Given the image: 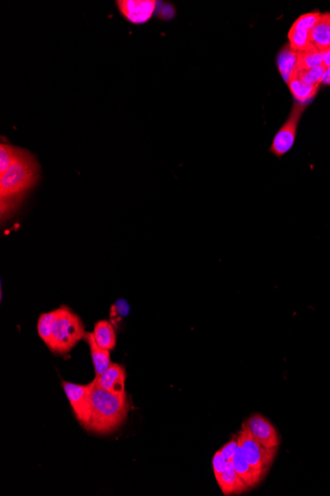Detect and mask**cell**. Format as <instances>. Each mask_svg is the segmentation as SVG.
<instances>
[{
	"label": "cell",
	"mask_w": 330,
	"mask_h": 496,
	"mask_svg": "<svg viewBox=\"0 0 330 496\" xmlns=\"http://www.w3.org/2000/svg\"><path fill=\"white\" fill-rule=\"evenodd\" d=\"M90 418L85 427L88 431L109 434L118 429L128 416L129 404L127 395H115L91 381Z\"/></svg>",
	"instance_id": "6da1fadb"
},
{
	"label": "cell",
	"mask_w": 330,
	"mask_h": 496,
	"mask_svg": "<svg viewBox=\"0 0 330 496\" xmlns=\"http://www.w3.org/2000/svg\"><path fill=\"white\" fill-rule=\"evenodd\" d=\"M288 87L298 104H307V102L314 99L319 92L320 85L305 84L297 78L293 77L288 82Z\"/></svg>",
	"instance_id": "9a60e30c"
},
{
	"label": "cell",
	"mask_w": 330,
	"mask_h": 496,
	"mask_svg": "<svg viewBox=\"0 0 330 496\" xmlns=\"http://www.w3.org/2000/svg\"><path fill=\"white\" fill-rule=\"evenodd\" d=\"M39 170L36 159L31 153L23 150L15 163L4 175H0L2 217L13 211L16 202L21 200V195L36 185Z\"/></svg>",
	"instance_id": "7a4b0ae2"
},
{
	"label": "cell",
	"mask_w": 330,
	"mask_h": 496,
	"mask_svg": "<svg viewBox=\"0 0 330 496\" xmlns=\"http://www.w3.org/2000/svg\"><path fill=\"white\" fill-rule=\"evenodd\" d=\"M61 314L60 309L53 310V311L43 314L39 317L38 324H37V331L39 336L43 340L44 343L48 345L52 338L53 326L56 321L58 320V315Z\"/></svg>",
	"instance_id": "e0dca14e"
},
{
	"label": "cell",
	"mask_w": 330,
	"mask_h": 496,
	"mask_svg": "<svg viewBox=\"0 0 330 496\" xmlns=\"http://www.w3.org/2000/svg\"><path fill=\"white\" fill-rule=\"evenodd\" d=\"M322 85H330V67L325 70L324 78H322Z\"/></svg>",
	"instance_id": "d4e9b609"
},
{
	"label": "cell",
	"mask_w": 330,
	"mask_h": 496,
	"mask_svg": "<svg viewBox=\"0 0 330 496\" xmlns=\"http://www.w3.org/2000/svg\"><path fill=\"white\" fill-rule=\"evenodd\" d=\"M324 67L325 68L330 67V48L325 51L324 56Z\"/></svg>",
	"instance_id": "484cf974"
},
{
	"label": "cell",
	"mask_w": 330,
	"mask_h": 496,
	"mask_svg": "<svg viewBox=\"0 0 330 496\" xmlns=\"http://www.w3.org/2000/svg\"><path fill=\"white\" fill-rule=\"evenodd\" d=\"M239 447L238 436L236 438H232L231 441L227 442L222 449L219 450L220 453L227 459V460L231 461L234 458V454L236 453Z\"/></svg>",
	"instance_id": "cb8c5ba5"
},
{
	"label": "cell",
	"mask_w": 330,
	"mask_h": 496,
	"mask_svg": "<svg viewBox=\"0 0 330 496\" xmlns=\"http://www.w3.org/2000/svg\"><path fill=\"white\" fill-rule=\"evenodd\" d=\"M95 383L99 388H103L115 395H126V371L119 364L111 363L109 368L101 376H95Z\"/></svg>",
	"instance_id": "9c48e42d"
},
{
	"label": "cell",
	"mask_w": 330,
	"mask_h": 496,
	"mask_svg": "<svg viewBox=\"0 0 330 496\" xmlns=\"http://www.w3.org/2000/svg\"><path fill=\"white\" fill-rule=\"evenodd\" d=\"M324 52H320L317 49L314 50L305 51V52H298L297 70H307L324 66Z\"/></svg>",
	"instance_id": "ac0fdd59"
},
{
	"label": "cell",
	"mask_w": 330,
	"mask_h": 496,
	"mask_svg": "<svg viewBox=\"0 0 330 496\" xmlns=\"http://www.w3.org/2000/svg\"><path fill=\"white\" fill-rule=\"evenodd\" d=\"M310 42L317 51L325 52L330 48V12L322 13L319 23L310 33Z\"/></svg>",
	"instance_id": "4fadbf2b"
},
{
	"label": "cell",
	"mask_w": 330,
	"mask_h": 496,
	"mask_svg": "<svg viewBox=\"0 0 330 496\" xmlns=\"http://www.w3.org/2000/svg\"><path fill=\"white\" fill-rule=\"evenodd\" d=\"M87 333L80 317L68 306H61V314L53 326L52 338L46 345L53 353L65 354L77 346L80 340L84 338Z\"/></svg>",
	"instance_id": "3957f363"
},
{
	"label": "cell",
	"mask_w": 330,
	"mask_h": 496,
	"mask_svg": "<svg viewBox=\"0 0 330 496\" xmlns=\"http://www.w3.org/2000/svg\"><path fill=\"white\" fill-rule=\"evenodd\" d=\"M231 464V461L227 460V459L217 451V453L214 454V458H212V469H214L215 476L224 473Z\"/></svg>",
	"instance_id": "603a6c76"
},
{
	"label": "cell",
	"mask_w": 330,
	"mask_h": 496,
	"mask_svg": "<svg viewBox=\"0 0 330 496\" xmlns=\"http://www.w3.org/2000/svg\"><path fill=\"white\" fill-rule=\"evenodd\" d=\"M23 149L1 144L0 146V175H4L9 168L15 163L17 159L21 155Z\"/></svg>",
	"instance_id": "ffe728a7"
},
{
	"label": "cell",
	"mask_w": 330,
	"mask_h": 496,
	"mask_svg": "<svg viewBox=\"0 0 330 496\" xmlns=\"http://www.w3.org/2000/svg\"><path fill=\"white\" fill-rule=\"evenodd\" d=\"M91 387L92 383L88 385H77V383L63 381V390L68 402L72 405L78 421L84 428L89 422Z\"/></svg>",
	"instance_id": "8992f818"
},
{
	"label": "cell",
	"mask_w": 330,
	"mask_h": 496,
	"mask_svg": "<svg viewBox=\"0 0 330 496\" xmlns=\"http://www.w3.org/2000/svg\"><path fill=\"white\" fill-rule=\"evenodd\" d=\"M216 480L224 495H239L250 490L241 480L231 464L224 473L216 476Z\"/></svg>",
	"instance_id": "8fae6325"
},
{
	"label": "cell",
	"mask_w": 330,
	"mask_h": 496,
	"mask_svg": "<svg viewBox=\"0 0 330 496\" xmlns=\"http://www.w3.org/2000/svg\"><path fill=\"white\" fill-rule=\"evenodd\" d=\"M92 334L95 341L102 348L112 351L116 347L117 337L113 325L107 320H100L97 322Z\"/></svg>",
	"instance_id": "2e32d148"
},
{
	"label": "cell",
	"mask_w": 330,
	"mask_h": 496,
	"mask_svg": "<svg viewBox=\"0 0 330 496\" xmlns=\"http://www.w3.org/2000/svg\"><path fill=\"white\" fill-rule=\"evenodd\" d=\"M307 104H298L296 102L289 117L283 124L282 127L274 136L269 151L276 158L284 157L294 147L296 137H297L298 127Z\"/></svg>",
	"instance_id": "277c9868"
},
{
	"label": "cell",
	"mask_w": 330,
	"mask_h": 496,
	"mask_svg": "<svg viewBox=\"0 0 330 496\" xmlns=\"http://www.w3.org/2000/svg\"><path fill=\"white\" fill-rule=\"evenodd\" d=\"M239 449L244 458L256 470L267 473L272 465L278 449H268L258 443L250 434L243 428L238 435Z\"/></svg>",
	"instance_id": "5b68a950"
},
{
	"label": "cell",
	"mask_w": 330,
	"mask_h": 496,
	"mask_svg": "<svg viewBox=\"0 0 330 496\" xmlns=\"http://www.w3.org/2000/svg\"><path fill=\"white\" fill-rule=\"evenodd\" d=\"M83 339L87 341L88 346H89L93 366H94L95 375H96V376H101L102 373L109 368V366L111 365L110 351L99 345L97 342L95 341L93 334L89 333V332L85 333L84 338Z\"/></svg>",
	"instance_id": "7c38bea8"
},
{
	"label": "cell",
	"mask_w": 330,
	"mask_h": 496,
	"mask_svg": "<svg viewBox=\"0 0 330 496\" xmlns=\"http://www.w3.org/2000/svg\"><path fill=\"white\" fill-rule=\"evenodd\" d=\"M231 465L236 473H238V475L241 476V480L249 486V488H253L254 486L259 485L266 475L262 471L254 469L248 463V460L244 458L243 453H241L239 447L236 453L234 454V458H232Z\"/></svg>",
	"instance_id": "30bf717a"
},
{
	"label": "cell",
	"mask_w": 330,
	"mask_h": 496,
	"mask_svg": "<svg viewBox=\"0 0 330 496\" xmlns=\"http://www.w3.org/2000/svg\"><path fill=\"white\" fill-rule=\"evenodd\" d=\"M243 427L265 448L278 449L280 446L281 438L277 430L262 415H251L243 422Z\"/></svg>",
	"instance_id": "52a82bcc"
},
{
	"label": "cell",
	"mask_w": 330,
	"mask_h": 496,
	"mask_svg": "<svg viewBox=\"0 0 330 496\" xmlns=\"http://www.w3.org/2000/svg\"><path fill=\"white\" fill-rule=\"evenodd\" d=\"M120 13L134 24H144L155 13V0H118L116 1Z\"/></svg>",
	"instance_id": "ba28073f"
},
{
	"label": "cell",
	"mask_w": 330,
	"mask_h": 496,
	"mask_svg": "<svg viewBox=\"0 0 330 496\" xmlns=\"http://www.w3.org/2000/svg\"><path fill=\"white\" fill-rule=\"evenodd\" d=\"M325 70L326 68L324 66H320V67L307 68V70H296L293 77L297 78L305 84L322 85Z\"/></svg>",
	"instance_id": "44dd1931"
},
{
	"label": "cell",
	"mask_w": 330,
	"mask_h": 496,
	"mask_svg": "<svg viewBox=\"0 0 330 496\" xmlns=\"http://www.w3.org/2000/svg\"><path fill=\"white\" fill-rule=\"evenodd\" d=\"M298 52L291 48L289 44L281 49L277 57V66L281 77L286 84L290 82L297 70Z\"/></svg>",
	"instance_id": "5bb4252c"
},
{
	"label": "cell",
	"mask_w": 330,
	"mask_h": 496,
	"mask_svg": "<svg viewBox=\"0 0 330 496\" xmlns=\"http://www.w3.org/2000/svg\"><path fill=\"white\" fill-rule=\"evenodd\" d=\"M288 38L291 48L297 52H305L315 49L310 42L309 32L291 28Z\"/></svg>",
	"instance_id": "d6986e66"
},
{
	"label": "cell",
	"mask_w": 330,
	"mask_h": 496,
	"mask_svg": "<svg viewBox=\"0 0 330 496\" xmlns=\"http://www.w3.org/2000/svg\"><path fill=\"white\" fill-rule=\"evenodd\" d=\"M322 16V13L319 11H312L310 12V13L303 14L294 22L291 28L307 31L310 33V31L319 23Z\"/></svg>",
	"instance_id": "7402d4cb"
}]
</instances>
